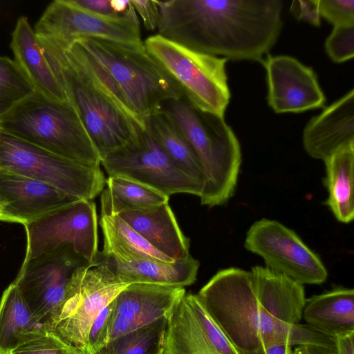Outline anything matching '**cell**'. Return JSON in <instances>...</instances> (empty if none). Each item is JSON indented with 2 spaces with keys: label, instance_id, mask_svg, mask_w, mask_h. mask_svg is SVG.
I'll list each match as a JSON object with an SVG mask.
<instances>
[{
  "label": "cell",
  "instance_id": "44dd1931",
  "mask_svg": "<svg viewBox=\"0 0 354 354\" xmlns=\"http://www.w3.org/2000/svg\"><path fill=\"white\" fill-rule=\"evenodd\" d=\"M10 47L17 63L36 91L59 102L68 101L44 57L27 17H20L12 33Z\"/></svg>",
  "mask_w": 354,
  "mask_h": 354
},
{
  "label": "cell",
  "instance_id": "d4e9b609",
  "mask_svg": "<svg viewBox=\"0 0 354 354\" xmlns=\"http://www.w3.org/2000/svg\"><path fill=\"white\" fill-rule=\"evenodd\" d=\"M104 245L100 253L118 261L142 259L175 261L155 249L118 215L100 216Z\"/></svg>",
  "mask_w": 354,
  "mask_h": 354
},
{
  "label": "cell",
  "instance_id": "7bdbcfd3",
  "mask_svg": "<svg viewBox=\"0 0 354 354\" xmlns=\"http://www.w3.org/2000/svg\"><path fill=\"white\" fill-rule=\"evenodd\" d=\"M1 205H0V217H1Z\"/></svg>",
  "mask_w": 354,
  "mask_h": 354
},
{
  "label": "cell",
  "instance_id": "d6a6232c",
  "mask_svg": "<svg viewBox=\"0 0 354 354\" xmlns=\"http://www.w3.org/2000/svg\"><path fill=\"white\" fill-rule=\"evenodd\" d=\"M284 344L290 346L315 345L336 348L335 338L317 328L300 323L290 324L284 337Z\"/></svg>",
  "mask_w": 354,
  "mask_h": 354
},
{
  "label": "cell",
  "instance_id": "ab89813d",
  "mask_svg": "<svg viewBox=\"0 0 354 354\" xmlns=\"http://www.w3.org/2000/svg\"><path fill=\"white\" fill-rule=\"evenodd\" d=\"M291 354H337L336 348L315 345L296 346Z\"/></svg>",
  "mask_w": 354,
  "mask_h": 354
},
{
  "label": "cell",
  "instance_id": "5b68a950",
  "mask_svg": "<svg viewBox=\"0 0 354 354\" xmlns=\"http://www.w3.org/2000/svg\"><path fill=\"white\" fill-rule=\"evenodd\" d=\"M102 66L133 114L147 118L167 101L183 97L177 84L149 53L144 42L129 44L93 37L76 40Z\"/></svg>",
  "mask_w": 354,
  "mask_h": 354
},
{
  "label": "cell",
  "instance_id": "5bb4252c",
  "mask_svg": "<svg viewBox=\"0 0 354 354\" xmlns=\"http://www.w3.org/2000/svg\"><path fill=\"white\" fill-rule=\"evenodd\" d=\"M93 266L71 246H64L24 260L13 281L39 326L49 322L62 301L74 272Z\"/></svg>",
  "mask_w": 354,
  "mask_h": 354
},
{
  "label": "cell",
  "instance_id": "4fadbf2b",
  "mask_svg": "<svg viewBox=\"0 0 354 354\" xmlns=\"http://www.w3.org/2000/svg\"><path fill=\"white\" fill-rule=\"evenodd\" d=\"M245 248L260 256L266 268L301 284H322L328 277L320 258L292 230L263 218L246 233Z\"/></svg>",
  "mask_w": 354,
  "mask_h": 354
},
{
  "label": "cell",
  "instance_id": "8992f818",
  "mask_svg": "<svg viewBox=\"0 0 354 354\" xmlns=\"http://www.w3.org/2000/svg\"><path fill=\"white\" fill-rule=\"evenodd\" d=\"M7 133L75 162L100 167L101 159L72 104L37 91L0 120Z\"/></svg>",
  "mask_w": 354,
  "mask_h": 354
},
{
  "label": "cell",
  "instance_id": "9c48e42d",
  "mask_svg": "<svg viewBox=\"0 0 354 354\" xmlns=\"http://www.w3.org/2000/svg\"><path fill=\"white\" fill-rule=\"evenodd\" d=\"M0 169L44 182L69 195L88 201L102 193L106 184L100 167L64 158L1 129Z\"/></svg>",
  "mask_w": 354,
  "mask_h": 354
},
{
  "label": "cell",
  "instance_id": "d6986e66",
  "mask_svg": "<svg viewBox=\"0 0 354 354\" xmlns=\"http://www.w3.org/2000/svg\"><path fill=\"white\" fill-rule=\"evenodd\" d=\"M303 145L313 158L323 161L354 145V90L313 117L303 132Z\"/></svg>",
  "mask_w": 354,
  "mask_h": 354
},
{
  "label": "cell",
  "instance_id": "6da1fadb",
  "mask_svg": "<svg viewBox=\"0 0 354 354\" xmlns=\"http://www.w3.org/2000/svg\"><path fill=\"white\" fill-rule=\"evenodd\" d=\"M196 296L239 354H264L283 344L288 326L299 323L304 288L266 267L219 270Z\"/></svg>",
  "mask_w": 354,
  "mask_h": 354
},
{
  "label": "cell",
  "instance_id": "4dcf8cb0",
  "mask_svg": "<svg viewBox=\"0 0 354 354\" xmlns=\"http://www.w3.org/2000/svg\"><path fill=\"white\" fill-rule=\"evenodd\" d=\"M10 354H79L53 333L39 326L19 335Z\"/></svg>",
  "mask_w": 354,
  "mask_h": 354
},
{
  "label": "cell",
  "instance_id": "484cf974",
  "mask_svg": "<svg viewBox=\"0 0 354 354\" xmlns=\"http://www.w3.org/2000/svg\"><path fill=\"white\" fill-rule=\"evenodd\" d=\"M146 129L174 163L203 187L205 176L200 161L182 131L160 109L146 121Z\"/></svg>",
  "mask_w": 354,
  "mask_h": 354
},
{
  "label": "cell",
  "instance_id": "277c9868",
  "mask_svg": "<svg viewBox=\"0 0 354 354\" xmlns=\"http://www.w3.org/2000/svg\"><path fill=\"white\" fill-rule=\"evenodd\" d=\"M163 111L194 150L205 176L203 205H222L234 194L241 164L240 143L224 117L205 113L183 96L164 103Z\"/></svg>",
  "mask_w": 354,
  "mask_h": 354
},
{
  "label": "cell",
  "instance_id": "9a60e30c",
  "mask_svg": "<svg viewBox=\"0 0 354 354\" xmlns=\"http://www.w3.org/2000/svg\"><path fill=\"white\" fill-rule=\"evenodd\" d=\"M162 354H239L196 295L185 293L167 317Z\"/></svg>",
  "mask_w": 354,
  "mask_h": 354
},
{
  "label": "cell",
  "instance_id": "f546056e",
  "mask_svg": "<svg viewBox=\"0 0 354 354\" xmlns=\"http://www.w3.org/2000/svg\"><path fill=\"white\" fill-rule=\"evenodd\" d=\"M35 91L15 60L0 56V120Z\"/></svg>",
  "mask_w": 354,
  "mask_h": 354
},
{
  "label": "cell",
  "instance_id": "8d00e7d4",
  "mask_svg": "<svg viewBox=\"0 0 354 354\" xmlns=\"http://www.w3.org/2000/svg\"><path fill=\"white\" fill-rule=\"evenodd\" d=\"M290 11L299 21L308 22L314 26H319L321 24L319 0L293 1Z\"/></svg>",
  "mask_w": 354,
  "mask_h": 354
},
{
  "label": "cell",
  "instance_id": "74e56055",
  "mask_svg": "<svg viewBox=\"0 0 354 354\" xmlns=\"http://www.w3.org/2000/svg\"><path fill=\"white\" fill-rule=\"evenodd\" d=\"M73 5L87 11L106 16L119 15L113 10L111 0H69Z\"/></svg>",
  "mask_w": 354,
  "mask_h": 354
},
{
  "label": "cell",
  "instance_id": "ee69618b",
  "mask_svg": "<svg viewBox=\"0 0 354 354\" xmlns=\"http://www.w3.org/2000/svg\"><path fill=\"white\" fill-rule=\"evenodd\" d=\"M0 130H1V128H0Z\"/></svg>",
  "mask_w": 354,
  "mask_h": 354
},
{
  "label": "cell",
  "instance_id": "8fae6325",
  "mask_svg": "<svg viewBox=\"0 0 354 354\" xmlns=\"http://www.w3.org/2000/svg\"><path fill=\"white\" fill-rule=\"evenodd\" d=\"M34 30L37 37L66 46L84 37L143 43L140 21L131 3L124 12L106 16L82 9L69 0H55L47 6Z\"/></svg>",
  "mask_w": 354,
  "mask_h": 354
},
{
  "label": "cell",
  "instance_id": "603a6c76",
  "mask_svg": "<svg viewBox=\"0 0 354 354\" xmlns=\"http://www.w3.org/2000/svg\"><path fill=\"white\" fill-rule=\"evenodd\" d=\"M306 324L334 337L354 333V290L338 287L306 299Z\"/></svg>",
  "mask_w": 354,
  "mask_h": 354
},
{
  "label": "cell",
  "instance_id": "ba28073f",
  "mask_svg": "<svg viewBox=\"0 0 354 354\" xmlns=\"http://www.w3.org/2000/svg\"><path fill=\"white\" fill-rule=\"evenodd\" d=\"M130 284L104 264L80 267L62 301L43 328L79 354H87L88 332L95 318Z\"/></svg>",
  "mask_w": 354,
  "mask_h": 354
},
{
  "label": "cell",
  "instance_id": "83f0119b",
  "mask_svg": "<svg viewBox=\"0 0 354 354\" xmlns=\"http://www.w3.org/2000/svg\"><path fill=\"white\" fill-rule=\"evenodd\" d=\"M37 327L39 326L12 282L0 299V354H10L18 344L19 335Z\"/></svg>",
  "mask_w": 354,
  "mask_h": 354
},
{
  "label": "cell",
  "instance_id": "e575fe53",
  "mask_svg": "<svg viewBox=\"0 0 354 354\" xmlns=\"http://www.w3.org/2000/svg\"><path fill=\"white\" fill-rule=\"evenodd\" d=\"M319 10L334 26L354 24V0H319Z\"/></svg>",
  "mask_w": 354,
  "mask_h": 354
},
{
  "label": "cell",
  "instance_id": "cb8c5ba5",
  "mask_svg": "<svg viewBox=\"0 0 354 354\" xmlns=\"http://www.w3.org/2000/svg\"><path fill=\"white\" fill-rule=\"evenodd\" d=\"M324 162L328 192L326 204L338 221L349 223L354 218V145L339 149Z\"/></svg>",
  "mask_w": 354,
  "mask_h": 354
},
{
  "label": "cell",
  "instance_id": "f1b7e54d",
  "mask_svg": "<svg viewBox=\"0 0 354 354\" xmlns=\"http://www.w3.org/2000/svg\"><path fill=\"white\" fill-rule=\"evenodd\" d=\"M167 324L162 317L118 336L96 354H162Z\"/></svg>",
  "mask_w": 354,
  "mask_h": 354
},
{
  "label": "cell",
  "instance_id": "30bf717a",
  "mask_svg": "<svg viewBox=\"0 0 354 354\" xmlns=\"http://www.w3.org/2000/svg\"><path fill=\"white\" fill-rule=\"evenodd\" d=\"M100 164L109 176L129 178L167 196L184 193L200 197L203 187L183 173L147 129L138 130Z\"/></svg>",
  "mask_w": 354,
  "mask_h": 354
},
{
  "label": "cell",
  "instance_id": "7a4b0ae2",
  "mask_svg": "<svg viewBox=\"0 0 354 354\" xmlns=\"http://www.w3.org/2000/svg\"><path fill=\"white\" fill-rule=\"evenodd\" d=\"M158 35L190 50L262 63L282 28L281 0L157 1Z\"/></svg>",
  "mask_w": 354,
  "mask_h": 354
},
{
  "label": "cell",
  "instance_id": "7c38bea8",
  "mask_svg": "<svg viewBox=\"0 0 354 354\" xmlns=\"http://www.w3.org/2000/svg\"><path fill=\"white\" fill-rule=\"evenodd\" d=\"M23 225L26 234L24 260L71 246L94 266L99 251L97 216L92 201L80 199Z\"/></svg>",
  "mask_w": 354,
  "mask_h": 354
},
{
  "label": "cell",
  "instance_id": "836d02e7",
  "mask_svg": "<svg viewBox=\"0 0 354 354\" xmlns=\"http://www.w3.org/2000/svg\"><path fill=\"white\" fill-rule=\"evenodd\" d=\"M113 300L100 310L92 323L88 335L87 354H96L109 342L114 311Z\"/></svg>",
  "mask_w": 354,
  "mask_h": 354
},
{
  "label": "cell",
  "instance_id": "52a82bcc",
  "mask_svg": "<svg viewBox=\"0 0 354 354\" xmlns=\"http://www.w3.org/2000/svg\"><path fill=\"white\" fill-rule=\"evenodd\" d=\"M144 44L193 106L224 117L230 99L226 58L190 50L158 34Z\"/></svg>",
  "mask_w": 354,
  "mask_h": 354
},
{
  "label": "cell",
  "instance_id": "1f68e13d",
  "mask_svg": "<svg viewBox=\"0 0 354 354\" xmlns=\"http://www.w3.org/2000/svg\"><path fill=\"white\" fill-rule=\"evenodd\" d=\"M325 49L335 63L352 59L354 56V24L334 26L326 39Z\"/></svg>",
  "mask_w": 354,
  "mask_h": 354
},
{
  "label": "cell",
  "instance_id": "b9f144b4",
  "mask_svg": "<svg viewBox=\"0 0 354 354\" xmlns=\"http://www.w3.org/2000/svg\"><path fill=\"white\" fill-rule=\"evenodd\" d=\"M111 6L116 14L124 12L130 6V1L128 0H111Z\"/></svg>",
  "mask_w": 354,
  "mask_h": 354
},
{
  "label": "cell",
  "instance_id": "f35d334b",
  "mask_svg": "<svg viewBox=\"0 0 354 354\" xmlns=\"http://www.w3.org/2000/svg\"><path fill=\"white\" fill-rule=\"evenodd\" d=\"M335 338L337 354H354V333Z\"/></svg>",
  "mask_w": 354,
  "mask_h": 354
},
{
  "label": "cell",
  "instance_id": "ac0fdd59",
  "mask_svg": "<svg viewBox=\"0 0 354 354\" xmlns=\"http://www.w3.org/2000/svg\"><path fill=\"white\" fill-rule=\"evenodd\" d=\"M184 287L133 283L114 299L110 340L118 336L168 317Z\"/></svg>",
  "mask_w": 354,
  "mask_h": 354
},
{
  "label": "cell",
  "instance_id": "60d3db41",
  "mask_svg": "<svg viewBox=\"0 0 354 354\" xmlns=\"http://www.w3.org/2000/svg\"><path fill=\"white\" fill-rule=\"evenodd\" d=\"M292 347L288 344H274L266 348L264 354H291Z\"/></svg>",
  "mask_w": 354,
  "mask_h": 354
},
{
  "label": "cell",
  "instance_id": "3957f363",
  "mask_svg": "<svg viewBox=\"0 0 354 354\" xmlns=\"http://www.w3.org/2000/svg\"><path fill=\"white\" fill-rule=\"evenodd\" d=\"M37 39L44 57L101 160L127 142L138 130H145L82 69L64 46Z\"/></svg>",
  "mask_w": 354,
  "mask_h": 354
},
{
  "label": "cell",
  "instance_id": "2e32d148",
  "mask_svg": "<svg viewBox=\"0 0 354 354\" xmlns=\"http://www.w3.org/2000/svg\"><path fill=\"white\" fill-rule=\"evenodd\" d=\"M266 71L268 102L277 113H301L322 107L325 95L313 70L288 55L262 62Z\"/></svg>",
  "mask_w": 354,
  "mask_h": 354
},
{
  "label": "cell",
  "instance_id": "e0dca14e",
  "mask_svg": "<svg viewBox=\"0 0 354 354\" xmlns=\"http://www.w3.org/2000/svg\"><path fill=\"white\" fill-rule=\"evenodd\" d=\"M80 199L44 182L0 169V221L24 225Z\"/></svg>",
  "mask_w": 354,
  "mask_h": 354
},
{
  "label": "cell",
  "instance_id": "4316f807",
  "mask_svg": "<svg viewBox=\"0 0 354 354\" xmlns=\"http://www.w3.org/2000/svg\"><path fill=\"white\" fill-rule=\"evenodd\" d=\"M101 193V215L149 207L169 202V197L142 183L121 176H109Z\"/></svg>",
  "mask_w": 354,
  "mask_h": 354
},
{
  "label": "cell",
  "instance_id": "ffe728a7",
  "mask_svg": "<svg viewBox=\"0 0 354 354\" xmlns=\"http://www.w3.org/2000/svg\"><path fill=\"white\" fill-rule=\"evenodd\" d=\"M155 249L174 261L191 257L189 239L182 232L169 202L118 214Z\"/></svg>",
  "mask_w": 354,
  "mask_h": 354
},
{
  "label": "cell",
  "instance_id": "d590c367",
  "mask_svg": "<svg viewBox=\"0 0 354 354\" xmlns=\"http://www.w3.org/2000/svg\"><path fill=\"white\" fill-rule=\"evenodd\" d=\"M137 15L142 19L145 28L149 31L158 29L160 10L157 1L129 0Z\"/></svg>",
  "mask_w": 354,
  "mask_h": 354
},
{
  "label": "cell",
  "instance_id": "7402d4cb",
  "mask_svg": "<svg viewBox=\"0 0 354 354\" xmlns=\"http://www.w3.org/2000/svg\"><path fill=\"white\" fill-rule=\"evenodd\" d=\"M104 264L131 283H149L184 287L195 282L200 263L192 256L184 261L142 259L118 261L98 252L94 266Z\"/></svg>",
  "mask_w": 354,
  "mask_h": 354
}]
</instances>
